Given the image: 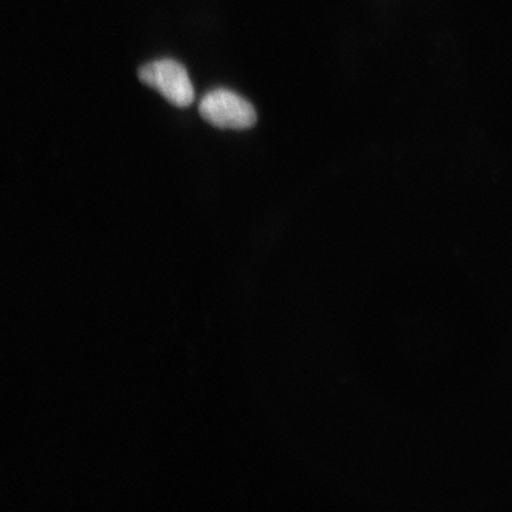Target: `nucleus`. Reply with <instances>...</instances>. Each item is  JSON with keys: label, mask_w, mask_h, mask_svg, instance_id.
Returning a JSON list of instances; mask_svg holds the SVG:
<instances>
[{"label": "nucleus", "mask_w": 512, "mask_h": 512, "mask_svg": "<svg viewBox=\"0 0 512 512\" xmlns=\"http://www.w3.org/2000/svg\"><path fill=\"white\" fill-rule=\"evenodd\" d=\"M198 111L207 123L222 130H248L258 120L251 102L224 88L204 95Z\"/></svg>", "instance_id": "1"}, {"label": "nucleus", "mask_w": 512, "mask_h": 512, "mask_svg": "<svg viewBox=\"0 0 512 512\" xmlns=\"http://www.w3.org/2000/svg\"><path fill=\"white\" fill-rule=\"evenodd\" d=\"M139 80L162 94L170 104L189 107L195 100L188 70L176 60L163 59L145 64L138 72Z\"/></svg>", "instance_id": "2"}]
</instances>
